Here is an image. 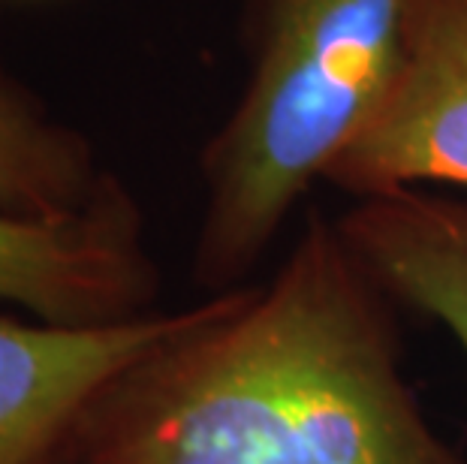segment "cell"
I'll list each match as a JSON object with an SVG mask.
<instances>
[{
  "label": "cell",
  "instance_id": "52a82bcc",
  "mask_svg": "<svg viewBox=\"0 0 467 464\" xmlns=\"http://www.w3.org/2000/svg\"><path fill=\"white\" fill-rule=\"evenodd\" d=\"M112 181L82 133L55 121L0 73V214L34 221L78 214Z\"/></svg>",
  "mask_w": 467,
  "mask_h": 464
},
{
  "label": "cell",
  "instance_id": "5b68a950",
  "mask_svg": "<svg viewBox=\"0 0 467 464\" xmlns=\"http://www.w3.org/2000/svg\"><path fill=\"white\" fill-rule=\"evenodd\" d=\"M196 317V304L124 323L57 325L0 314V464H43L94 401Z\"/></svg>",
  "mask_w": 467,
  "mask_h": 464
},
{
  "label": "cell",
  "instance_id": "277c9868",
  "mask_svg": "<svg viewBox=\"0 0 467 464\" xmlns=\"http://www.w3.org/2000/svg\"><path fill=\"white\" fill-rule=\"evenodd\" d=\"M154 299L142 214L118 179L78 214H0V302L57 325H103L145 317Z\"/></svg>",
  "mask_w": 467,
  "mask_h": 464
},
{
  "label": "cell",
  "instance_id": "6da1fadb",
  "mask_svg": "<svg viewBox=\"0 0 467 464\" xmlns=\"http://www.w3.org/2000/svg\"><path fill=\"white\" fill-rule=\"evenodd\" d=\"M389 302L314 214L272 281L208 295L94 401L78 464H467L407 383Z\"/></svg>",
  "mask_w": 467,
  "mask_h": 464
},
{
  "label": "cell",
  "instance_id": "8992f818",
  "mask_svg": "<svg viewBox=\"0 0 467 464\" xmlns=\"http://www.w3.org/2000/svg\"><path fill=\"white\" fill-rule=\"evenodd\" d=\"M335 223L377 286L450 332L467 359V196L425 187L356 196Z\"/></svg>",
  "mask_w": 467,
  "mask_h": 464
},
{
  "label": "cell",
  "instance_id": "3957f363",
  "mask_svg": "<svg viewBox=\"0 0 467 464\" xmlns=\"http://www.w3.org/2000/svg\"><path fill=\"white\" fill-rule=\"evenodd\" d=\"M329 181L353 196L467 191V0H410L389 100Z\"/></svg>",
  "mask_w": 467,
  "mask_h": 464
},
{
  "label": "cell",
  "instance_id": "7a4b0ae2",
  "mask_svg": "<svg viewBox=\"0 0 467 464\" xmlns=\"http://www.w3.org/2000/svg\"><path fill=\"white\" fill-rule=\"evenodd\" d=\"M410 0H268L242 100L202 154L193 274L244 286L317 181L383 112L404 57Z\"/></svg>",
  "mask_w": 467,
  "mask_h": 464
}]
</instances>
